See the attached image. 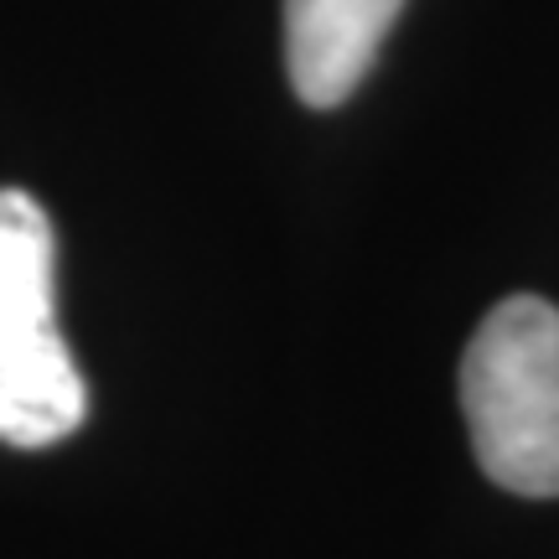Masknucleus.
<instances>
[{
  "instance_id": "obj_1",
  "label": "nucleus",
  "mask_w": 559,
  "mask_h": 559,
  "mask_svg": "<svg viewBox=\"0 0 559 559\" xmlns=\"http://www.w3.org/2000/svg\"><path fill=\"white\" fill-rule=\"evenodd\" d=\"M461 409L481 472L519 498H559V306L498 300L466 342Z\"/></svg>"
},
{
  "instance_id": "obj_2",
  "label": "nucleus",
  "mask_w": 559,
  "mask_h": 559,
  "mask_svg": "<svg viewBox=\"0 0 559 559\" xmlns=\"http://www.w3.org/2000/svg\"><path fill=\"white\" fill-rule=\"evenodd\" d=\"M88 415V389L58 332V239L41 202L0 187V440L58 445Z\"/></svg>"
},
{
  "instance_id": "obj_3",
  "label": "nucleus",
  "mask_w": 559,
  "mask_h": 559,
  "mask_svg": "<svg viewBox=\"0 0 559 559\" xmlns=\"http://www.w3.org/2000/svg\"><path fill=\"white\" fill-rule=\"evenodd\" d=\"M404 0H285V68L311 109H337L379 58Z\"/></svg>"
}]
</instances>
